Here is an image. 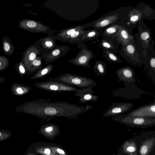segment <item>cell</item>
<instances>
[{
    "mask_svg": "<svg viewBox=\"0 0 155 155\" xmlns=\"http://www.w3.org/2000/svg\"><path fill=\"white\" fill-rule=\"evenodd\" d=\"M122 149L124 153L129 154L134 153L138 151L137 145L133 140L125 141L122 145Z\"/></svg>",
    "mask_w": 155,
    "mask_h": 155,
    "instance_id": "cell-18",
    "label": "cell"
},
{
    "mask_svg": "<svg viewBox=\"0 0 155 155\" xmlns=\"http://www.w3.org/2000/svg\"><path fill=\"white\" fill-rule=\"evenodd\" d=\"M56 41L57 40L55 38L54 34L41 38L35 42L41 48L43 52H45L51 51L58 47L59 45L55 43Z\"/></svg>",
    "mask_w": 155,
    "mask_h": 155,
    "instance_id": "cell-12",
    "label": "cell"
},
{
    "mask_svg": "<svg viewBox=\"0 0 155 155\" xmlns=\"http://www.w3.org/2000/svg\"><path fill=\"white\" fill-rule=\"evenodd\" d=\"M24 28L27 30L34 33L47 34L48 35L54 34L57 31L51 28L40 22L31 20H26L24 23Z\"/></svg>",
    "mask_w": 155,
    "mask_h": 155,
    "instance_id": "cell-7",
    "label": "cell"
},
{
    "mask_svg": "<svg viewBox=\"0 0 155 155\" xmlns=\"http://www.w3.org/2000/svg\"><path fill=\"white\" fill-rule=\"evenodd\" d=\"M38 132L46 138L53 140L60 134V130L58 125L48 123L41 126Z\"/></svg>",
    "mask_w": 155,
    "mask_h": 155,
    "instance_id": "cell-10",
    "label": "cell"
},
{
    "mask_svg": "<svg viewBox=\"0 0 155 155\" xmlns=\"http://www.w3.org/2000/svg\"><path fill=\"white\" fill-rule=\"evenodd\" d=\"M116 29L114 27H110L107 28L106 30V32L109 34H112L115 32Z\"/></svg>",
    "mask_w": 155,
    "mask_h": 155,
    "instance_id": "cell-26",
    "label": "cell"
},
{
    "mask_svg": "<svg viewBox=\"0 0 155 155\" xmlns=\"http://www.w3.org/2000/svg\"><path fill=\"white\" fill-rule=\"evenodd\" d=\"M71 49L68 45L59 46L51 51L43 52L41 54L45 64L53 62L66 55Z\"/></svg>",
    "mask_w": 155,
    "mask_h": 155,
    "instance_id": "cell-5",
    "label": "cell"
},
{
    "mask_svg": "<svg viewBox=\"0 0 155 155\" xmlns=\"http://www.w3.org/2000/svg\"><path fill=\"white\" fill-rule=\"evenodd\" d=\"M54 144L46 142L34 143L31 147V152L38 155H59L54 149Z\"/></svg>",
    "mask_w": 155,
    "mask_h": 155,
    "instance_id": "cell-9",
    "label": "cell"
},
{
    "mask_svg": "<svg viewBox=\"0 0 155 155\" xmlns=\"http://www.w3.org/2000/svg\"><path fill=\"white\" fill-rule=\"evenodd\" d=\"M117 74L118 78L122 81L129 82L135 80L133 72L128 68H124L119 70Z\"/></svg>",
    "mask_w": 155,
    "mask_h": 155,
    "instance_id": "cell-16",
    "label": "cell"
},
{
    "mask_svg": "<svg viewBox=\"0 0 155 155\" xmlns=\"http://www.w3.org/2000/svg\"><path fill=\"white\" fill-rule=\"evenodd\" d=\"M35 86L39 89L48 92L55 93L76 92L78 88L62 83L47 80L35 83Z\"/></svg>",
    "mask_w": 155,
    "mask_h": 155,
    "instance_id": "cell-4",
    "label": "cell"
},
{
    "mask_svg": "<svg viewBox=\"0 0 155 155\" xmlns=\"http://www.w3.org/2000/svg\"><path fill=\"white\" fill-rule=\"evenodd\" d=\"M53 67V65L51 64L41 67L36 72L33 76V78L40 79L48 75L52 71Z\"/></svg>",
    "mask_w": 155,
    "mask_h": 155,
    "instance_id": "cell-17",
    "label": "cell"
},
{
    "mask_svg": "<svg viewBox=\"0 0 155 155\" xmlns=\"http://www.w3.org/2000/svg\"><path fill=\"white\" fill-rule=\"evenodd\" d=\"M150 64L151 66L153 68L155 67V59L152 58L150 61Z\"/></svg>",
    "mask_w": 155,
    "mask_h": 155,
    "instance_id": "cell-31",
    "label": "cell"
},
{
    "mask_svg": "<svg viewBox=\"0 0 155 155\" xmlns=\"http://www.w3.org/2000/svg\"><path fill=\"white\" fill-rule=\"evenodd\" d=\"M53 147L59 155H69L67 151L61 146L54 143Z\"/></svg>",
    "mask_w": 155,
    "mask_h": 155,
    "instance_id": "cell-22",
    "label": "cell"
},
{
    "mask_svg": "<svg viewBox=\"0 0 155 155\" xmlns=\"http://www.w3.org/2000/svg\"><path fill=\"white\" fill-rule=\"evenodd\" d=\"M82 29H84L83 25H78L71 27L61 30L56 34H54V36L57 41H61L64 42L66 39L73 33Z\"/></svg>",
    "mask_w": 155,
    "mask_h": 155,
    "instance_id": "cell-14",
    "label": "cell"
},
{
    "mask_svg": "<svg viewBox=\"0 0 155 155\" xmlns=\"http://www.w3.org/2000/svg\"><path fill=\"white\" fill-rule=\"evenodd\" d=\"M103 45L104 47L107 48H110V45L107 42L104 43L103 44Z\"/></svg>",
    "mask_w": 155,
    "mask_h": 155,
    "instance_id": "cell-34",
    "label": "cell"
},
{
    "mask_svg": "<svg viewBox=\"0 0 155 155\" xmlns=\"http://www.w3.org/2000/svg\"><path fill=\"white\" fill-rule=\"evenodd\" d=\"M109 57L110 59L112 60L116 61L117 60V58L116 56L112 53H110L109 54Z\"/></svg>",
    "mask_w": 155,
    "mask_h": 155,
    "instance_id": "cell-32",
    "label": "cell"
},
{
    "mask_svg": "<svg viewBox=\"0 0 155 155\" xmlns=\"http://www.w3.org/2000/svg\"><path fill=\"white\" fill-rule=\"evenodd\" d=\"M138 153V151L133 153L129 154L128 155H137Z\"/></svg>",
    "mask_w": 155,
    "mask_h": 155,
    "instance_id": "cell-36",
    "label": "cell"
},
{
    "mask_svg": "<svg viewBox=\"0 0 155 155\" xmlns=\"http://www.w3.org/2000/svg\"><path fill=\"white\" fill-rule=\"evenodd\" d=\"M125 115L128 116L155 118V103L142 106L130 111Z\"/></svg>",
    "mask_w": 155,
    "mask_h": 155,
    "instance_id": "cell-8",
    "label": "cell"
},
{
    "mask_svg": "<svg viewBox=\"0 0 155 155\" xmlns=\"http://www.w3.org/2000/svg\"><path fill=\"white\" fill-rule=\"evenodd\" d=\"M11 135L7 133L0 131V142L7 139L10 137Z\"/></svg>",
    "mask_w": 155,
    "mask_h": 155,
    "instance_id": "cell-23",
    "label": "cell"
},
{
    "mask_svg": "<svg viewBox=\"0 0 155 155\" xmlns=\"http://www.w3.org/2000/svg\"><path fill=\"white\" fill-rule=\"evenodd\" d=\"M97 68L98 71L99 72L100 74H104V67L103 65L101 64H99L97 65Z\"/></svg>",
    "mask_w": 155,
    "mask_h": 155,
    "instance_id": "cell-24",
    "label": "cell"
},
{
    "mask_svg": "<svg viewBox=\"0 0 155 155\" xmlns=\"http://www.w3.org/2000/svg\"><path fill=\"white\" fill-rule=\"evenodd\" d=\"M17 92L19 94H22L23 93L22 90L20 88H18L17 89Z\"/></svg>",
    "mask_w": 155,
    "mask_h": 155,
    "instance_id": "cell-35",
    "label": "cell"
},
{
    "mask_svg": "<svg viewBox=\"0 0 155 155\" xmlns=\"http://www.w3.org/2000/svg\"><path fill=\"white\" fill-rule=\"evenodd\" d=\"M42 56L41 55L37 56L31 63V67L32 71L34 72L39 70L42 66Z\"/></svg>",
    "mask_w": 155,
    "mask_h": 155,
    "instance_id": "cell-21",
    "label": "cell"
},
{
    "mask_svg": "<svg viewBox=\"0 0 155 155\" xmlns=\"http://www.w3.org/2000/svg\"><path fill=\"white\" fill-rule=\"evenodd\" d=\"M84 31V29H82L75 31L69 36L64 42H68L71 44L76 43L78 45L80 38Z\"/></svg>",
    "mask_w": 155,
    "mask_h": 155,
    "instance_id": "cell-19",
    "label": "cell"
},
{
    "mask_svg": "<svg viewBox=\"0 0 155 155\" xmlns=\"http://www.w3.org/2000/svg\"><path fill=\"white\" fill-rule=\"evenodd\" d=\"M134 104L130 102H118L112 103L104 113V117H114L123 114L130 111Z\"/></svg>",
    "mask_w": 155,
    "mask_h": 155,
    "instance_id": "cell-6",
    "label": "cell"
},
{
    "mask_svg": "<svg viewBox=\"0 0 155 155\" xmlns=\"http://www.w3.org/2000/svg\"><path fill=\"white\" fill-rule=\"evenodd\" d=\"M116 19V16H110L97 21L95 23L94 26L97 28L105 27L115 21Z\"/></svg>",
    "mask_w": 155,
    "mask_h": 155,
    "instance_id": "cell-20",
    "label": "cell"
},
{
    "mask_svg": "<svg viewBox=\"0 0 155 155\" xmlns=\"http://www.w3.org/2000/svg\"><path fill=\"white\" fill-rule=\"evenodd\" d=\"M121 35L122 37L125 39H127L128 37V34L127 32L124 30H123L121 32Z\"/></svg>",
    "mask_w": 155,
    "mask_h": 155,
    "instance_id": "cell-28",
    "label": "cell"
},
{
    "mask_svg": "<svg viewBox=\"0 0 155 155\" xmlns=\"http://www.w3.org/2000/svg\"><path fill=\"white\" fill-rule=\"evenodd\" d=\"M48 80L57 81L75 87L81 88H92L97 85L92 79L70 73H64Z\"/></svg>",
    "mask_w": 155,
    "mask_h": 155,
    "instance_id": "cell-2",
    "label": "cell"
},
{
    "mask_svg": "<svg viewBox=\"0 0 155 155\" xmlns=\"http://www.w3.org/2000/svg\"><path fill=\"white\" fill-rule=\"evenodd\" d=\"M1 65V62H0V66Z\"/></svg>",
    "mask_w": 155,
    "mask_h": 155,
    "instance_id": "cell-39",
    "label": "cell"
},
{
    "mask_svg": "<svg viewBox=\"0 0 155 155\" xmlns=\"http://www.w3.org/2000/svg\"><path fill=\"white\" fill-rule=\"evenodd\" d=\"M19 70L22 73H25V69L23 67L22 65H20L19 67Z\"/></svg>",
    "mask_w": 155,
    "mask_h": 155,
    "instance_id": "cell-33",
    "label": "cell"
},
{
    "mask_svg": "<svg viewBox=\"0 0 155 155\" xmlns=\"http://www.w3.org/2000/svg\"><path fill=\"white\" fill-rule=\"evenodd\" d=\"M31 106L32 113L47 122L56 117L76 120L80 114L92 108L89 105L83 107L64 101L51 102L50 99H45L44 98L34 101Z\"/></svg>",
    "mask_w": 155,
    "mask_h": 155,
    "instance_id": "cell-1",
    "label": "cell"
},
{
    "mask_svg": "<svg viewBox=\"0 0 155 155\" xmlns=\"http://www.w3.org/2000/svg\"><path fill=\"white\" fill-rule=\"evenodd\" d=\"M114 155H122L118 154Z\"/></svg>",
    "mask_w": 155,
    "mask_h": 155,
    "instance_id": "cell-38",
    "label": "cell"
},
{
    "mask_svg": "<svg viewBox=\"0 0 155 155\" xmlns=\"http://www.w3.org/2000/svg\"><path fill=\"white\" fill-rule=\"evenodd\" d=\"M111 119L131 127L145 128L155 126V118L128 116L122 114Z\"/></svg>",
    "mask_w": 155,
    "mask_h": 155,
    "instance_id": "cell-3",
    "label": "cell"
},
{
    "mask_svg": "<svg viewBox=\"0 0 155 155\" xmlns=\"http://www.w3.org/2000/svg\"><path fill=\"white\" fill-rule=\"evenodd\" d=\"M93 92L94 91L91 88L78 89V90L75 92L74 96L80 97L79 101L82 103H85L89 101H95L98 99L99 97L94 95Z\"/></svg>",
    "mask_w": 155,
    "mask_h": 155,
    "instance_id": "cell-13",
    "label": "cell"
},
{
    "mask_svg": "<svg viewBox=\"0 0 155 155\" xmlns=\"http://www.w3.org/2000/svg\"><path fill=\"white\" fill-rule=\"evenodd\" d=\"M91 57V52L87 49L82 48L76 57L68 60L71 64L78 67H89V62Z\"/></svg>",
    "mask_w": 155,
    "mask_h": 155,
    "instance_id": "cell-11",
    "label": "cell"
},
{
    "mask_svg": "<svg viewBox=\"0 0 155 155\" xmlns=\"http://www.w3.org/2000/svg\"><path fill=\"white\" fill-rule=\"evenodd\" d=\"M25 155H35V154L31 152H30L28 153Z\"/></svg>",
    "mask_w": 155,
    "mask_h": 155,
    "instance_id": "cell-37",
    "label": "cell"
},
{
    "mask_svg": "<svg viewBox=\"0 0 155 155\" xmlns=\"http://www.w3.org/2000/svg\"><path fill=\"white\" fill-rule=\"evenodd\" d=\"M155 145V138H149L143 141L139 148V155H149Z\"/></svg>",
    "mask_w": 155,
    "mask_h": 155,
    "instance_id": "cell-15",
    "label": "cell"
},
{
    "mask_svg": "<svg viewBox=\"0 0 155 155\" xmlns=\"http://www.w3.org/2000/svg\"><path fill=\"white\" fill-rule=\"evenodd\" d=\"M4 50L6 51H9L10 47L9 44L6 42H5L4 44Z\"/></svg>",
    "mask_w": 155,
    "mask_h": 155,
    "instance_id": "cell-29",
    "label": "cell"
},
{
    "mask_svg": "<svg viewBox=\"0 0 155 155\" xmlns=\"http://www.w3.org/2000/svg\"><path fill=\"white\" fill-rule=\"evenodd\" d=\"M35 154V153H34ZM35 155H37V154H35Z\"/></svg>",
    "mask_w": 155,
    "mask_h": 155,
    "instance_id": "cell-40",
    "label": "cell"
},
{
    "mask_svg": "<svg viewBox=\"0 0 155 155\" xmlns=\"http://www.w3.org/2000/svg\"><path fill=\"white\" fill-rule=\"evenodd\" d=\"M127 50L128 52L130 54L133 53L134 52V48L131 45H129L127 47Z\"/></svg>",
    "mask_w": 155,
    "mask_h": 155,
    "instance_id": "cell-27",
    "label": "cell"
},
{
    "mask_svg": "<svg viewBox=\"0 0 155 155\" xmlns=\"http://www.w3.org/2000/svg\"><path fill=\"white\" fill-rule=\"evenodd\" d=\"M150 37L149 33L147 32H143L141 35V39L143 40H146Z\"/></svg>",
    "mask_w": 155,
    "mask_h": 155,
    "instance_id": "cell-25",
    "label": "cell"
},
{
    "mask_svg": "<svg viewBox=\"0 0 155 155\" xmlns=\"http://www.w3.org/2000/svg\"><path fill=\"white\" fill-rule=\"evenodd\" d=\"M139 19V17L137 15L132 16L130 18V20L131 21L135 22L137 21Z\"/></svg>",
    "mask_w": 155,
    "mask_h": 155,
    "instance_id": "cell-30",
    "label": "cell"
}]
</instances>
